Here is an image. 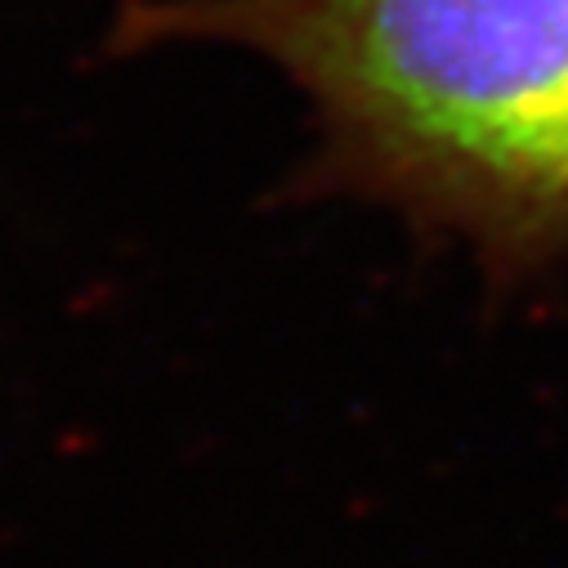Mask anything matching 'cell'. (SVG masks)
I'll list each match as a JSON object with an SVG mask.
<instances>
[{
    "mask_svg": "<svg viewBox=\"0 0 568 568\" xmlns=\"http://www.w3.org/2000/svg\"><path fill=\"white\" fill-rule=\"evenodd\" d=\"M166 41L273 63L332 184L497 264L568 251V0H130L121 45Z\"/></svg>",
    "mask_w": 568,
    "mask_h": 568,
    "instance_id": "6da1fadb",
    "label": "cell"
}]
</instances>
